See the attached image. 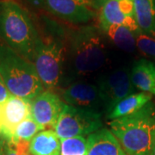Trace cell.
<instances>
[{"mask_svg": "<svg viewBox=\"0 0 155 155\" xmlns=\"http://www.w3.org/2000/svg\"><path fill=\"white\" fill-rule=\"evenodd\" d=\"M107 61L106 47L99 28L83 26L67 34L66 70L82 77L101 69Z\"/></svg>", "mask_w": 155, "mask_h": 155, "instance_id": "cell-1", "label": "cell"}, {"mask_svg": "<svg viewBox=\"0 0 155 155\" xmlns=\"http://www.w3.org/2000/svg\"><path fill=\"white\" fill-rule=\"evenodd\" d=\"M110 127L127 155H153L155 107L152 103L131 115L112 120Z\"/></svg>", "mask_w": 155, "mask_h": 155, "instance_id": "cell-2", "label": "cell"}, {"mask_svg": "<svg viewBox=\"0 0 155 155\" xmlns=\"http://www.w3.org/2000/svg\"><path fill=\"white\" fill-rule=\"evenodd\" d=\"M0 39L33 63L40 33L28 12L14 1L0 2Z\"/></svg>", "mask_w": 155, "mask_h": 155, "instance_id": "cell-3", "label": "cell"}, {"mask_svg": "<svg viewBox=\"0 0 155 155\" xmlns=\"http://www.w3.org/2000/svg\"><path fill=\"white\" fill-rule=\"evenodd\" d=\"M67 54V35L59 28L40 34L33 65L47 91L61 85L65 76Z\"/></svg>", "mask_w": 155, "mask_h": 155, "instance_id": "cell-4", "label": "cell"}, {"mask_svg": "<svg viewBox=\"0 0 155 155\" xmlns=\"http://www.w3.org/2000/svg\"><path fill=\"white\" fill-rule=\"evenodd\" d=\"M0 75L11 95L28 101L44 91L33 63L0 41Z\"/></svg>", "mask_w": 155, "mask_h": 155, "instance_id": "cell-5", "label": "cell"}, {"mask_svg": "<svg viewBox=\"0 0 155 155\" xmlns=\"http://www.w3.org/2000/svg\"><path fill=\"white\" fill-rule=\"evenodd\" d=\"M103 127L102 113L97 110L66 104L54 127L60 140L84 136L95 133Z\"/></svg>", "mask_w": 155, "mask_h": 155, "instance_id": "cell-6", "label": "cell"}, {"mask_svg": "<svg viewBox=\"0 0 155 155\" xmlns=\"http://www.w3.org/2000/svg\"><path fill=\"white\" fill-rule=\"evenodd\" d=\"M30 5L72 24H85L97 16L92 0H26Z\"/></svg>", "mask_w": 155, "mask_h": 155, "instance_id": "cell-7", "label": "cell"}, {"mask_svg": "<svg viewBox=\"0 0 155 155\" xmlns=\"http://www.w3.org/2000/svg\"><path fill=\"white\" fill-rule=\"evenodd\" d=\"M102 105L109 114L126 97L133 94L134 84L125 68H117L101 78L97 84Z\"/></svg>", "mask_w": 155, "mask_h": 155, "instance_id": "cell-8", "label": "cell"}, {"mask_svg": "<svg viewBox=\"0 0 155 155\" xmlns=\"http://www.w3.org/2000/svg\"><path fill=\"white\" fill-rule=\"evenodd\" d=\"M31 117L40 126L54 129L65 103L59 94L45 90L30 101Z\"/></svg>", "mask_w": 155, "mask_h": 155, "instance_id": "cell-9", "label": "cell"}, {"mask_svg": "<svg viewBox=\"0 0 155 155\" xmlns=\"http://www.w3.org/2000/svg\"><path fill=\"white\" fill-rule=\"evenodd\" d=\"M30 116V101L11 95V97L2 104L0 115L1 137L5 140H11L14 137L17 126Z\"/></svg>", "mask_w": 155, "mask_h": 155, "instance_id": "cell-10", "label": "cell"}, {"mask_svg": "<svg viewBox=\"0 0 155 155\" xmlns=\"http://www.w3.org/2000/svg\"><path fill=\"white\" fill-rule=\"evenodd\" d=\"M59 96L66 104L73 107L97 110L100 104L102 105L97 84L88 82H73L62 89Z\"/></svg>", "mask_w": 155, "mask_h": 155, "instance_id": "cell-11", "label": "cell"}, {"mask_svg": "<svg viewBox=\"0 0 155 155\" xmlns=\"http://www.w3.org/2000/svg\"><path fill=\"white\" fill-rule=\"evenodd\" d=\"M86 155H127L110 129L101 128L87 138Z\"/></svg>", "mask_w": 155, "mask_h": 155, "instance_id": "cell-12", "label": "cell"}, {"mask_svg": "<svg viewBox=\"0 0 155 155\" xmlns=\"http://www.w3.org/2000/svg\"><path fill=\"white\" fill-rule=\"evenodd\" d=\"M99 29L104 32L111 25H122L130 29L134 34L141 31L139 28L135 17H127L120 11L118 0H110L100 8L98 17Z\"/></svg>", "mask_w": 155, "mask_h": 155, "instance_id": "cell-13", "label": "cell"}, {"mask_svg": "<svg viewBox=\"0 0 155 155\" xmlns=\"http://www.w3.org/2000/svg\"><path fill=\"white\" fill-rule=\"evenodd\" d=\"M133 84L144 92L155 95V65L147 60H140L130 74Z\"/></svg>", "mask_w": 155, "mask_h": 155, "instance_id": "cell-14", "label": "cell"}, {"mask_svg": "<svg viewBox=\"0 0 155 155\" xmlns=\"http://www.w3.org/2000/svg\"><path fill=\"white\" fill-rule=\"evenodd\" d=\"M31 155H61V141L53 129L42 130L29 145Z\"/></svg>", "mask_w": 155, "mask_h": 155, "instance_id": "cell-15", "label": "cell"}, {"mask_svg": "<svg viewBox=\"0 0 155 155\" xmlns=\"http://www.w3.org/2000/svg\"><path fill=\"white\" fill-rule=\"evenodd\" d=\"M134 17L143 33L155 37V0H134Z\"/></svg>", "mask_w": 155, "mask_h": 155, "instance_id": "cell-16", "label": "cell"}, {"mask_svg": "<svg viewBox=\"0 0 155 155\" xmlns=\"http://www.w3.org/2000/svg\"><path fill=\"white\" fill-rule=\"evenodd\" d=\"M152 99V95L147 92L134 93L126 97L119 102L115 108L108 114V118L115 120L120 117L131 115L143 108Z\"/></svg>", "mask_w": 155, "mask_h": 155, "instance_id": "cell-17", "label": "cell"}, {"mask_svg": "<svg viewBox=\"0 0 155 155\" xmlns=\"http://www.w3.org/2000/svg\"><path fill=\"white\" fill-rule=\"evenodd\" d=\"M104 33L120 49L128 53H132L135 50V35L126 27L122 25H111L106 28Z\"/></svg>", "mask_w": 155, "mask_h": 155, "instance_id": "cell-18", "label": "cell"}, {"mask_svg": "<svg viewBox=\"0 0 155 155\" xmlns=\"http://www.w3.org/2000/svg\"><path fill=\"white\" fill-rule=\"evenodd\" d=\"M87 140L75 136L61 140V155H86Z\"/></svg>", "mask_w": 155, "mask_h": 155, "instance_id": "cell-19", "label": "cell"}, {"mask_svg": "<svg viewBox=\"0 0 155 155\" xmlns=\"http://www.w3.org/2000/svg\"><path fill=\"white\" fill-rule=\"evenodd\" d=\"M45 130L41 126H40L37 122L30 116L24 121H22L16 128L14 137L15 140H21L25 141H31V140L41 131ZM11 139V140H13Z\"/></svg>", "mask_w": 155, "mask_h": 155, "instance_id": "cell-20", "label": "cell"}, {"mask_svg": "<svg viewBox=\"0 0 155 155\" xmlns=\"http://www.w3.org/2000/svg\"><path fill=\"white\" fill-rule=\"evenodd\" d=\"M136 48L145 55L155 57V37L140 31L134 34Z\"/></svg>", "mask_w": 155, "mask_h": 155, "instance_id": "cell-21", "label": "cell"}, {"mask_svg": "<svg viewBox=\"0 0 155 155\" xmlns=\"http://www.w3.org/2000/svg\"><path fill=\"white\" fill-rule=\"evenodd\" d=\"M5 141L6 155H31L29 151V141L15 139Z\"/></svg>", "mask_w": 155, "mask_h": 155, "instance_id": "cell-22", "label": "cell"}, {"mask_svg": "<svg viewBox=\"0 0 155 155\" xmlns=\"http://www.w3.org/2000/svg\"><path fill=\"white\" fill-rule=\"evenodd\" d=\"M11 92L6 86L3 78L0 75V104H3L11 97Z\"/></svg>", "mask_w": 155, "mask_h": 155, "instance_id": "cell-23", "label": "cell"}, {"mask_svg": "<svg viewBox=\"0 0 155 155\" xmlns=\"http://www.w3.org/2000/svg\"><path fill=\"white\" fill-rule=\"evenodd\" d=\"M109 1H110V0H92V2H93V4H94L95 7L97 8V11L100 10V8L104 5V4H106L107 2H109Z\"/></svg>", "mask_w": 155, "mask_h": 155, "instance_id": "cell-24", "label": "cell"}, {"mask_svg": "<svg viewBox=\"0 0 155 155\" xmlns=\"http://www.w3.org/2000/svg\"><path fill=\"white\" fill-rule=\"evenodd\" d=\"M5 144V140L1 137L0 138V155H6Z\"/></svg>", "mask_w": 155, "mask_h": 155, "instance_id": "cell-25", "label": "cell"}, {"mask_svg": "<svg viewBox=\"0 0 155 155\" xmlns=\"http://www.w3.org/2000/svg\"><path fill=\"white\" fill-rule=\"evenodd\" d=\"M1 111H2V104H0V115H1Z\"/></svg>", "mask_w": 155, "mask_h": 155, "instance_id": "cell-26", "label": "cell"}, {"mask_svg": "<svg viewBox=\"0 0 155 155\" xmlns=\"http://www.w3.org/2000/svg\"><path fill=\"white\" fill-rule=\"evenodd\" d=\"M153 155H155V147H154V149H153Z\"/></svg>", "mask_w": 155, "mask_h": 155, "instance_id": "cell-27", "label": "cell"}, {"mask_svg": "<svg viewBox=\"0 0 155 155\" xmlns=\"http://www.w3.org/2000/svg\"><path fill=\"white\" fill-rule=\"evenodd\" d=\"M0 135H1V124H0Z\"/></svg>", "mask_w": 155, "mask_h": 155, "instance_id": "cell-28", "label": "cell"}, {"mask_svg": "<svg viewBox=\"0 0 155 155\" xmlns=\"http://www.w3.org/2000/svg\"><path fill=\"white\" fill-rule=\"evenodd\" d=\"M154 65H155V64H154Z\"/></svg>", "mask_w": 155, "mask_h": 155, "instance_id": "cell-29", "label": "cell"}]
</instances>
